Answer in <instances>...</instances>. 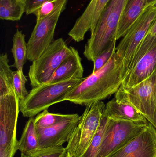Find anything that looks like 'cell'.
Here are the masks:
<instances>
[{
	"mask_svg": "<svg viewBox=\"0 0 156 157\" xmlns=\"http://www.w3.org/2000/svg\"><path fill=\"white\" fill-rule=\"evenodd\" d=\"M153 6H156V0H148L147 7Z\"/></svg>",
	"mask_w": 156,
	"mask_h": 157,
	"instance_id": "obj_30",
	"label": "cell"
},
{
	"mask_svg": "<svg viewBox=\"0 0 156 157\" xmlns=\"http://www.w3.org/2000/svg\"><path fill=\"white\" fill-rule=\"evenodd\" d=\"M83 72L81 58L78 51L73 47L72 53L59 66L47 83L82 78Z\"/></svg>",
	"mask_w": 156,
	"mask_h": 157,
	"instance_id": "obj_15",
	"label": "cell"
},
{
	"mask_svg": "<svg viewBox=\"0 0 156 157\" xmlns=\"http://www.w3.org/2000/svg\"><path fill=\"white\" fill-rule=\"evenodd\" d=\"M20 100L15 91L0 96V157H14L17 149L16 127Z\"/></svg>",
	"mask_w": 156,
	"mask_h": 157,
	"instance_id": "obj_5",
	"label": "cell"
},
{
	"mask_svg": "<svg viewBox=\"0 0 156 157\" xmlns=\"http://www.w3.org/2000/svg\"><path fill=\"white\" fill-rule=\"evenodd\" d=\"M108 119L109 118L105 114L104 111L97 132L88 149L83 155L80 157H96L102 140Z\"/></svg>",
	"mask_w": 156,
	"mask_h": 157,
	"instance_id": "obj_23",
	"label": "cell"
},
{
	"mask_svg": "<svg viewBox=\"0 0 156 157\" xmlns=\"http://www.w3.org/2000/svg\"><path fill=\"white\" fill-rule=\"evenodd\" d=\"M115 98L132 104L156 129V71L132 87L121 86Z\"/></svg>",
	"mask_w": 156,
	"mask_h": 157,
	"instance_id": "obj_8",
	"label": "cell"
},
{
	"mask_svg": "<svg viewBox=\"0 0 156 157\" xmlns=\"http://www.w3.org/2000/svg\"><path fill=\"white\" fill-rule=\"evenodd\" d=\"M149 123L147 121H129L109 118L96 157H108L140 134Z\"/></svg>",
	"mask_w": 156,
	"mask_h": 157,
	"instance_id": "obj_7",
	"label": "cell"
},
{
	"mask_svg": "<svg viewBox=\"0 0 156 157\" xmlns=\"http://www.w3.org/2000/svg\"><path fill=\"white\" fill-rule=\"evenodd\" d=\"M27 81L23 80L20 77L18 71L13 72V89L20 101L25 98L29 92L26 88Z\"/></svg>",
	"mask_w": 156,
	"mask_h": 157,
	"instance_id": "obj_28",
	"label": "cell"
},
{
	"mask_svg": "<svg viewBox=\"0 0 156 157\" xmlns=\"http://www.w3.org/2000/svg\"><path fill=\"white\" fill-rule=\"evenodd\" d=\"M17 149L22 154L25 155L31 154L39 149L34 118H29L27 122L21 138L17 142Z\"/></svg>",
	"mask_w": 156,
	"mask_h": 157,
	"instance_id": "obj_19",
	"label": "cell"
},
{
	"mask_svg": "<svg viewBox=\"0 0 156 157\" xmlns=\"http://www.w3.org/2000/svg\"><path fill=\"white\" fill-rule=\"evenodd\" d=\"M63 39L54 40L36 60L30 65L28 75L33 87L47 83L55 71L72 52Z\"/></svg>",
	"mask_w": 156,
	"mask_h": 157,
	"instance_id": "obj_6",
	"label": "cell"
},
{
	"mask_svg": "<svg viewBox=\"0 0 156 157\" xmlns=\"http://www.w3.org/2000/svg\"><path fill=\"white\" fill-rule=\"evenodd\" d=\"M66 8V5L63 6L45 18L36 21L27 42V60L32 62L36 60L54 41L57 24Z\"/></svg>",
	"mask_w": 156,
	"mask_h": 157,
	"instance_id": "obj_10",
	"label": "cell"
},
{
	"mask_svg": "<svg viewBox=\"0 0 156 157\" xmlns=\"http://www.w3.org/2000/svg\"><path fill=\"white\" fill-rule=\"evenodd\" d=\"M123 63L115 52L102 68L93 73L66 96L64 101L86 106L116 93L122 84Z\"/></svg>",
	"mask_w": 156,
	"mask_h": 157,
	"instance_id": "obj_1",
	"label": "cell"
},
{
	"mask_svg": "<svg viewBox=\"0 0 156 157\" xmlns=\"http://www.w3.org/2000/svg\"><path fill=\"white\" fill-rule=\"evenodd\" d=\"M84 78L46 83L33 87L27 96L20 101V110L26 118H33L56 103L64 101L66 96Z\"/></svg>",
	"mask_w": 156,
	"mask_h": 157,
	"instance_id": "obj_3",
	"label": "cell"
},
{
	"mask_svg": "<svg viewBox=\"0 0 156 157\" xmlns=\"http://www.w3.org/2000/svg\"><path fill=\"white\" fill-rule=\"evenodd\" d=\"M128 0H111L91 33L85 45L83 55L88 60L96 58L114 41L116 32Z\"/></svg>",
	"mask_w": 156,
	"mask_h": 157,
	"instance_id": "obj_2",
	"label": "cell"
},
{
	"mask_svg": "<svg viewBox=\"0 0 156 157\" xmlns=\"http://www.w3.org/2000/svg\"><path fill=\"white\" fill-rule=\"evenodd\" d=\"M51 0H26L25 13L26 14H33V12L45 3Z\"/></svg>",
	"mask_w": 156,
	"mask_h": 157,
	"instance_id": "obj_29",
	"label": "cell"
},
{
	"mask_svg": "<svg viewBox=\"0 0 156 157\" xmlns=\"http://www.w3.org/2000/svg\"><path fill=\"white\" fill-rule=\"evenodd\" d=\"M66 157H71L70 156V155L69 154H68V153H67V155H66Z\"/></svg>",
	"mask_w": 156,
	"mask_h": 157,
	"instance_id": "obj_31",
	"label": "cell"
},
{
	"mask_svg": "<svg viewBox=\"0 0 156 157\" xmlns=\"http://www.w3.org/2000/svg\"><path fill=\"white\" fill-rule=\"evenodd\" d=\"M108 157H156V129L149 123L140 134Z\"/></svg>",
	"mask_w": 156,
	"mask_h": 157,
	"instance_id": "obj_11",
	"label": "cell"
},
{
	"mask_svg": "<svg viewBox=\"0 0 156 157\" xmlns=\"http://www.w3.org/2000/svg\"><path fill=\"white\" fill-rule=\"evenodd\" d=\"M26 0H0V18L16 21L25 13Z\"/></svg>",
	"mask_w": 156,
	"mask_h": 157,
	"instance_id": "obj_20",
	"label": "cell"
},
{
	"mask_svg": "<svg viewBox=\"0 0 156 157\" xmlns=\"http://www.w3.org/2000/svg\"><path fill=\"white\" fill-rule=\"evenodd\" d=\"M79 119V115L76 113L73 118L67 119L53 126L36 128L39 148L61 146L66 142H68Z\"/></svg>",
	"mask_w": 156,
	"mask_h": 157,
	"instance_id": "obj_12",
	"label": "cell"
},
{
	"mask_svg": "<svg viewBox=\"0 0 156 157\" xmlns=\"http://www.w3.org/2000/svg\"><path fill=\"white\" fill-rule=\"evenodd\" d=\"M104 112L107 117L112 120L134 122L147 121L132 104L115 98L107 102Z\"/></svg>",
	"mask_w": 156,
	"mask_h": 157,
	"instance_id": "obj_16",
	"label": "cell"
},
{
	"mask_svg": "<svg viewBox=\"0 0 156 157\" xmlns=\"http://www.w3.org/2000/svg\"><path fill=\"white\" fill-rule=\"evenodd\" d=\"M156 40V18L148 30L147 34L143 40L136 53L134 57L133 61L136 63L150 49Z\"/></svg>",
	"mask_w": 156,
	"mask_h": 157,
	"instance_id": "obj_24",
	"label": "cell"
},
{
	"mask_svg": "<svg viewBox=\"0 0 156 157\" xmlns=\"http://www.w3.org/2000/svg\"><path fill=\"white\" fill-rule=\"evenodd\" d=\"M76 114L51 113L46 109L37 115L34 118L35 125L38 129L50 127L67 119L73 118Z\"/></svg>",
	"mask_w": 156,
	"mask_h": 157,
	"instance_id": "obj_22",
	"label": "cell"
},
{
	"mask_svg": "<svg viewBox=\"0 0 156 157\" xmlns=\"http://www.w3.org/2000/svg\"><path fill=\"white\" fill-rule=\"evenodd\" d=\"M156 71V41L142 57L123 81L121 86L127 89L136 86Z\"/></svg>",
	"mask_w": 156,
	"mask_h": 157,
	"instance_id": "obj_14",
	"label": "cell"
},
{
	"mask_svg": "<svg viewBox=\"0 0 156 157\" xmlns=\"http://www.w3.org/2000/svg\"><path fill=\"white\" fill-rule=\"evenodd\" d=\"M156 18V6L146 7L116 47V53L123 63L124 78L128 74L137 49Z\"/></svg>",
	"mask_w": 156,
	"mask_h": 157,
	"instance_id": "obj_9",
	"label": "cell"
},
{
	"mask_svg": "<svg viewBox=\"0 0 156 157\" xmlns=\"http://www.w3.org/2000/svg\"><path fill=\"white\" fill-rule=\"evenodd\" d=\"M111 0H91L82 14L78 18L68 35L76 42L84 40L87 32H93L103 12Z\"/></svg>",
	"mask_w": 156,
	"mask_h": 157,
	"instance_id": "obj_13",
	"label": "cell"
},
{
	"mask_svg": "<svg viewBox=\"0 0 156 157\" xmlns=\"http://www.w3.org/2000/svg\"><path fill=\"white\" fill-rule=\"evenodd\" d=\"M103 101H96L86 105L79 121L72 131L66 147L67 153L71 157L83 155L97 132L105 109Z\"/></svg>",
	"mask_w": 156,
	"mask_h": 157,
	"instance_id": "obj_4",
	"label": "cell"
},
{
	"mask_svg": "<svg viewBox=\"0 0 156 157\" xmlns=\"http://www.w3.org/2000/svg\"><path fill=\"white\" fill-rule=\"evenodd\" d=\"M116 41H114L96 58L95 60L93 62V73L99 71L110 60L112 56L116 52Z\"/></svg>",
	"mask_w": 156,
	"mask_h": 157,
	"instance_id": "obj_27",
	"label": "cell"
},
{
	"mask_svg": "<svg viewBox=\"0 0 156 157\" xmlns=\"http://www.w3.org/2000/svg\"><path fill=\"white\" fill-rule=\"evenodd\" d=\"M25 38V35L23 34L22 31L17 29L13 39V46L11 51L14 63L12 66L16 68L23 80L27 81L23 72L24 64L27 60V43L26 42Z\"/></svg>",
	"mask_w": 156,
	"mask_h": 157,
	"instance_id": "obj_18",
	"label": "cell"
},
{
	"mask_svg": "<svg viewBox=\"0 0 156 157\" xmlns=\"http://www.w3.org/2000/svg\"><path fill=\"white\" fill-rule=\"evenodd\" d=\"M68 0H51L36 9L33 13L36 17V21L41 20L64 5H67Z\"/></svg>",
	"mask_w": 156,
	"mask_h": 157,
	"instance_id": "obj_25",
	"label": "cell"
},
{
	"mask_svg": "<svg viewBox=\"0 0 156 157\" xmlns=\"http://www.w3.org/2000/svg\"><path fill=\"white\" fill-rule=\"evenodd\" d=\"M66 148L61 146L38 149L31 154L21 153V157H66Z\"/></svg>",
	"mask_w": 156,
	"mask_h": 157,
	"instance_id": "obj_26",
	"label": "cell"
},
{
	"mask_svg": "<svg viewBox=\"0 0 156 157\" xmlns=\"http://www.w3.org/2000/svg\"><path fill=\"white\" fill-rule=\"evenodd\" d=\"M148 0H128L116 32L118 40L123 37L147 6Z\"/></svg>",
	"mask_w": 156,
	"mask_h": 157,
	"instance_id": "obj_17",
	"label": "cell"
},
{
	"mask_svg": "<svg viewBox=\"0 0 156 157\" xmlns=\"http://www.w3.org/2000/svg\"><path fill=\"white\" fill-rule=\"evenodd\" d=\"M9 64L7 53L0 56V96L14 91L13 72Z\"/></svg>",
	"mask_w": 156,
	"mask_h": 157,
	"instance_id": "obj_21",
	"label": "cell"
}]
</instances>
